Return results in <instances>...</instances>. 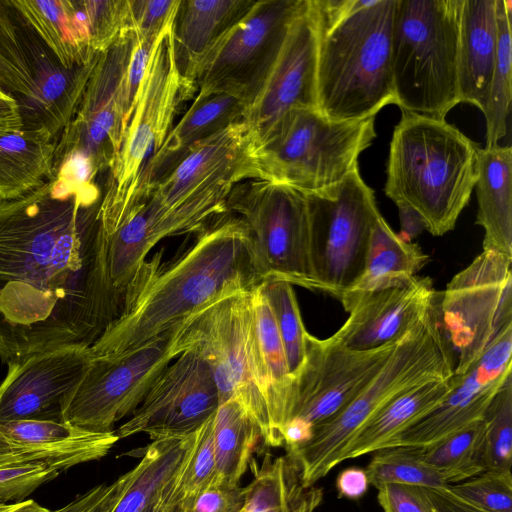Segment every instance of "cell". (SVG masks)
Segmentation results:
<instances>
[{"mask_svg": "<svg viewBox=\"0 0 512 512\" xmlns=\"http://www.w3.org/2000/svg\"><path fill=\"white\" fill-rule=\"evenodd\" d=\"M258 288L271 309L289 373L293 376L304 361L307 334L293 285L286 281L263 280Z\"/></svg>", "mask_w": 512, "mask_h": 512, "instance_id": "42", "label": "cell"}, {"mask_svg": "<svg viewBox=\"0 0 512 512\" xmlns=\"http://www.w3.org/2000/svg\"><path fill=\"white\" fill-rule=\"evenodd\" d=\"M0 88L16 101L30 97L34 91L25 23L11 0L0 1Z\"/></svg>", "mask_w": 512, "mask_h": 512, "instance_id": "39", "label": "cell"}, {"mask_svg": "<svg viewBox=\"0 0 512 512\" xmlns=\"http://www.w3.org/2000/svg\"><path fill=\"white\" fill-rule=\"evenodd\" d=\"M174 18L153 44L118 157L102 195L100 217L106 235L113 233L135 208L147 166L170 132L180 102L195 92L176 66Z\"/></svg>", "mask_w": 512, "mask_h": 512, "instance_id": "8", "label": "cell"}, {"mask_svg": "<svg viewBox=\"0 0 512 512\" xmlns=\"http://www.w3.org/2000/svg\"><path fill=\"white\" fill-rule=\"evenodd\" d=\"M395 0H369L319 35L317 109L337 121L361 120L394 103L391 37Z\"/></svg>", "mask_w": 512, "mask_h": 512, "instance_id": "5", "label": "cell"}, {"mask_svg": "<svg viewBox=\"0 0 512 512\" xmlns=\"http://www.w3.org/2000/svg\"><path fill=\"white\" fill-rule=\"evenodd\" d=\"M119 440L116 432L96 433L62 421L0 423V469L42 466L57 472L99 460Z\"/></svg>", "mask_w": 512, "mask_h": 512, "instance_id": "24", "label": "cell"}, {"mask_svg": "<svg viewBox=\"0 0 512 512\" xmlns=\"http://www.w3.org/2000/svg\"><path fill=\"white\" fill-rule=\"evenodd\" d=\"M179 324L134 350L93 356L63 407L62 422L90 432H114L115 423L138 408L163 370L181 354Z\"/></svg>", "mask_w": 512, "mask_h": 512, "instance_id": "12", "label": "cell"}, {"mask_svg": "<svg viewBox=\"0 0 512 512\" xmlns=\"http://www.w3.org/2000/svg\"><path fill=\"white\" fill-rule=\"evenodd\" d=\"M4 512H51L32 499L13 503L12 506Z\"/></svg>", "mask_w": 512, "mask_h": 512, "instance_id": "59", "label": "cell"}, {"mask_svg": "<svg viewBox=\"0 0 512 512\" xmlns=\"http://www.w3.org/2000/svg\"><path fill=\"white\" fill-rule=\"evenodd\" d=\"M250 292L224 298L179 324L181 353L194 351L209 365L220 404L237 401L268 446L270 425L256 359Z\"/></svg>", "mask_w": 512, "mask_h": 512, "instance_id": "10", "label": "cell"}, {"mask_svg": "<svg viewBox=\"0 0 512 512\" xmlns=\"http://www.w3.org/2000/svg\"><path fill=\"white\" fill-rule=\"evenodd\" d=\"M369 0H309L315 17L319 35H324L337 26L355 10L366 5Z\"/></svg>", "mask_w": 512, "mask_h": 512, "instance_id": "52", "label": "cell"}, {"mask_svg": "<svg viewBox=\"0 0 512 512\" xmlns=\"http://www.w3.org/2000/svg\"><path fill=\"white\" fill-rule=\"evenodd\" d=\"M437 292L429 277L413 278L359 296L349 317L329 339L346 349L364 351L399 341L418 324Z\"/></svg>", "mask_w": 512, "mask_h": 512, "instance_id": "22", "label": "cell"}, {"mask_svg": "<svg viewBox=\"0 0 512 512\" xmlns=\"http://www.w3.org/2000/svg\"><path fill=\"white\" fill-rule=\"evenodd\" d=\"M375 117L337 121L318 109L290 110L270 136L246 152L248 180L315 192L358 168V157L376 137Z\"/></svg>", "mask_w": 512, "mask_h": 512, "instance_id": "7", "label": "cell"}, {"mask_svg": "<svg viewBox=\"0 0 512 512\" xmlns=\"http://www.w3.org/2000/svg\"><path fill=\"white\" fill-rule=\"evenodd\" d=\"M461 375L422 383L391 400L352 438L340 462L384 448L394 437L433 410L455 386Z\"/></svg>", "mask_w": 512, "mask_h": 512, "instance_id": "30", "label": "cell"}, {"mask_svg": "<svg viewBox=\"0 0 512 512\" xmlns=\"http://www.w3.org/2000/svg\"><path fill=\"white\" fill-rule=\"evenodd\" d=\"M219 405L218 389L209 365L196 352L185 351L163 370L116 434L120 439L146 433L153 441L187 438Z\"/></svg>", "mask_w": 512, "mask_h": 512, "instance_id": "18", "label": "cell"}, {"mask_svg": "<svg viewBox=\"0 0 512 512\" xmlns=\"http://www.w3.org/2000/svg\"><path fill=\"white\" fill-rule=\"evenodd\" d=\"M335 485L339 498L358 500L367 493L370 484L366 470L352 466L338 474Z\"/></svg>", "mask_w": 512, "mask_h": 512, "instance_id": "54", "label": "cell"}, {"mask_svg": "<svg viewBox=\"0 0 512 512\" xmlns=\"http://www.w3.org/2000/svg\"><path fill=\"white\" fill-rule=\"evenodd\" d=\"M436 512H487L470 505L444 488H426Z\"/></svg>", "mask_w": 512, "mask_h": 512, "instance_id": "56", "label": "cell"}, {"mask_svg": "<svg viewBox=\"0 0 512 512\" xmlns=\"http://www.w3.org/2000/svg\"><path fill=\"white\" fill-rule=\"evenodd\" d=\"M234 181L217 184L202 194L169 210L138 205L125 221L107 236L108 266L114 288L126 290L147 260L148 253L162 239L197 233L227 215L228 198Z\"/></svg>", "mask_w": 512, "mask_h": 512, "instance_id": "19", "label": "cell"}, {"mask_svg": "<svg viewBox=\"0 0 512 512\" xmlns=\"http://www.w3.org/2000/svg\"><path fill=\"white\" fill-rule=\"evenodd\" d=\"M377 490L383 512H436L425 487L386 483Z\"/></svg>", "mask_w": 512, "mask_h": 512, "instance_id": "50", "label": "cell"}, {"mask_svg": "<svg viewBox=\"0 0 512 512\" xmlns=\"http://www.w3.org/2000/svg\"><path fill=\"white\" fill-rule=\"evenodd\" d=\"M187 458L177 473L160 489L142 512H182L181 478Z\"/></svg>", "mask_w": 512, "mask_h": 512, "instance_id": "53", "label": "cell"}, {"mask_svg": "<svg viewBox=\"0 0 512 512\" xmlns=\"http://www.w3.org/2000/svg\"><path fill=\"white\" fill-rule=\"evenodd\" d=\"M242 512V511H241Z\"/></svg>", "mask_w": 512, "mask_h": 512, "instance_id": "63", "label": "cell"}, {"mask_svg": "<svg viewBox=\"0 0 512 512\" xmlns=\"http://www.w3.org/2000/svg\"><path fill=\"white\" fill-rule=\"evenodd\" d=\"M314 427L300 418L289 419L283 427L282 437L287 452L307 443L313 436Z\"/></svg>", "mask_w": 512, "mask_h": 512, "instance_id": "57", "label": "cell"}, {"mask_svg": "<svg viewBox=\"0 0 512 512\" xmlns=\"http://www.w3.org/2000/svg\"><path fill=\"white\" fill-rule=\"evenodd\" d=\"M461 0H395L391 70L401 111L445 119L460 103L458 38Z\"/></svg>", "mask_w": 512, "mask_h": 512, "instance_id": "6", "label": "cell"}, {"mask_svg": "<svg viewBox=\"0 0 512 512\" xmlns=\"http://www.w3.org/2000/svg\"><path fill=\"white\" fill-rule=\"evenodd\" d=\"M479 147L445 119L402 111L389 147L384 192L415 209L426 230L454 229L477 179Z\"/></svg>", "mask_w": 512, "mask_h": 512, "instance_id": "3", "label": "cell"}, {"mask_svg": "<svg viewBox=\"0 0 512 512\" xmlns=\"http://www.w3.org/2000/svg\"><path fill=\"white\" fill-rule=\"evenodd\" d=\"M137 472L138 464L112 483L97 485L51 512H111Z\"/></svg>", "mask_w": 512, "mask_h": 512, "instance_id": "48", "label": "cell"}, {"mask_svg": "<svg viewBox=\"0 0 512 512\" xmlns=\"http://www.w3.org/2000/svg\"><path fill=\"white\" fill-rule=\"evenodd\" d=\"M134 44L135 35L123 31L100 54L77 112L56 139L54 164L78 156L97 174L111 170L132 113L127 69Z\"/></svg>", "mask_w": 512, "mask_h": 512, "instance_id": "14", "label": "cell"}, {"mask_svg": "<svg viewBox=\"0 0 512 512\" xmlns=\"http://www.w3.org/2000/svg\"><path fill=\"white\" fill-rule=\"evenodd\" d=\"M91 47L105 51L124 31L126 0H74Z\"/></svg>", "mask_w": 512, "mask_h": 512, "instance_id": "46", "label": "cell"}, {"mask_svg": "<svg viewBox=\"0 0 512 512\" xmlns=\"http://www.w3.org/2000/svg\"><path fill=\"white\" fill-rule=\"evenodd\" d=\"M512 2L496 0L498 41L495 68L489 100L484 113L486 119V147L498 145L507 135L508 117L512 99Z\"/></svg>", "mask_w": 512, "mask_h": 512, "instance_id": "40", "label": "cell"}, {"mask_svg": "<svg viewBox=\"0 0 512 512\" xmlns=\"http://www.w3.org/2000/svg\"><path fill=\"white\" fill-rule=\"evenodd\" d=\"M1 89V88H0Z\"/></svg>", "mask_w": 512, "mask_h": 512, "instance_id": "62", "label": "cell"}, {"mask_svg": "<svg viewBox=\"0 0 512 512\" xmlns=\"http://www.w3.org/2000/svg\"><path fill=\"white\" fill-rule=\"evenodd\" d=\"M218 486L237 487L251 461L260 431L235 400L222 403L213 418Z\"/></svg>", "mask_w": 512, "mask_h": 512, "instance_id": "35", "label": "cell"}, {"mask_svg": "<svg viewBox=\"0 0 512 512\" xmlns=\"http://www.w3.org/2000/svg\"><path fill=\"white\" fill-rule=\"evenodd\" d=\"M22 128L23 120L17 101L0 89V137Z\"/></svg>", "mask_w": 512, "mask_h": 512, "instance_id": "55", "label": "cell"}, {"mask_svg": "<svg viewBox=\"0 0 512 512\" xmlns=\"http://www.w3.org/2000/svg\"><path fill=\"white\" fill-rule=\"evenodd\" d=\"M476 223L484 229L483 251L512 257V149L495 145L478 151Z\"/></svg>", "mask_w": 512, "mask_h": 512, "instance_id": "29", "label": "cell"}, {"mask_svg": "<svg viewBox=\"0 0 512 512\" xmlns=\"http://www.w3.org/2000/svg\"><path fill=\"white\" fill-rule=\"evenodd\" d=\"M241 511H242V510H241ZM241 511H240V512H241Z\"/></svg>", "mask_w": 512, "mask_h": 512, "instance_id": "61", "label": "cell"}, {"mask_svg": "<svg viewBox=\"0 0 512 512\" xmlns=\"http://www.w3.org/2000/svg\"><path fill=\"white\" fill-rule=\"evenodd\" d=\"M313 486L304 488L299 471L288 457L254 465V479L245 487L242 512H300Z\"/></svg>", "mask_w": 512, "mask_h": 512, "instance_id": "37", "label": "cell"}, {"mask_svg": "<svg viewBox=\"0 0 512 512\" xmlns=\"http://www.w3.org/2000/svg\"><path fill=\"white\" fill-rule=\"evenodd\" d=\"M304 3L305 0L255 1L201 64L194 81L198 92H231L249 102Z\"/></svg>", "mask_w": 512, "mask_h": 512, "instance_id": "15", "label": "cell"}, {"mask_svg": "<svg viewBox=\"0 0 512 512\" xmlns=\"http://www.w3.org/2000/svg\"><path fill=\"white\" fill-rule=\"evenodd\" d=\"M498 41L496 0H461L458 38L460 102L484 114L489 100Z\"/></svg>", "mask_w": 512, "mask_h": 512, "instance_id": "26", "label": "cell"}, {"mask_svg": "<svg viewBox=\"0 0 512 512\" xmlns=\"http://www.w3.org/2000/svg\"><path fill=\"white\" fill-rule=\"evenodd\" d=\"M102 200V199H101ZM101 200L51 180L0 199V359L63 345L91 347L121 316L110 279Z\"/></svg>", "mask_w": 512, "mask_h": 512, "instance_id": "1", "label": "cell"}, {"mask_svg": "<svg viewBox=\"0 0 512 512\" xmlns=\"http://www.w3.org/2000/svg\"><path fill=\"white\" fill-rule=\"evenodd\" d=\"M248 144L247 126L243 121L197 142L151 187L143 203L153 209L169 210L221 182L248 180Z\"/></svg>", "mask_w": 512, "mask_h": 512, "instance_id": "23", "label": "cell"}, {"mask_svg": "<svg viewBox=\"0 0 512 512\" xmlns=\"http://www.w3.org/2000/svg\"><path fill=\"white\" fill-rule=\"evenodd\" d=\"M304 195L311 290L340 301L363 273L371 230L381 216L374 191L357 168L340 182Z\"/></svg>", "mask_w": 512, "mask_h": 512, "instance_id": "9", "label": "cell"}, {"mask_svg": "<svg viewBox=\"0 0 512 512\" xmlns=\"http://www.w3.org/2000/svg\"><path fill=\"white\" fill-rule=\"evenodd\" d=\"M100 54L73 68L62 66L52 53L45 56L34 74L32 95L17 101L23 127L45 129L57 139L77 112Z\"/></svg>", "mask_w": 512, "mask_h": 512, "instance_id": "28", "label": "cell"}, {"mask_svg": "<svg viewBox=\"0 0 512 512\" xmlns=\"http://www.w3.org/2000/svg\"><path fill=\"white\" fill-rule=\"evenodd\" d=\"M229 212L247 224L263 280L286 281L311 290L309 225L304 193L261 180L237 184Z\"/></svg>", "mask_w": 512, "mask_h": 512, "instance_id": "13", "label": "cell"}, {"mask_svg": "<svg viewBox=\"0 0 512 512\" xmlns=\"http://www.w3.org/2000/svg\"><path fill=\"white\" fill-rule=\"evenodd\" d=\"M12 504L13 503H0V512L8 510L12 506Z\"/></svg>", "mask_w": 512, "mask_h": 512, "instance_id": "60", "label": "cell"}, {"mask_svg": "<svg viewBox=\"0 0 512 512\" xmlns=\"http://www.w3.org/2000/svg\"><path fill=\"white\" fill-rule=\"evenodd\" d=\"M512 257L483 251L439 293L454 374L463 375L512 327Z\"/></svg>", "mask_w": 512, "mask_h": 512, "instance_id": "11", "label": "cell"}, {"mask_svg": "<svg viewBox=\"0 0 512 512\" xmlns=\"http://www.w3.org/2000/svg\"><path fill=\"white\" fill-rule=\"evenodd\" d=\"M93 354L84 345H63L9 361L0 384V423L62 421V410Z\"/></svg>", "mask_w": 512, "mask_h": 512, "instance_id": "20", "label": "cell"}, {"mask_svg": "<svg viewBox=\"0 0 512 512\" xmlns=\"http://www.w3.org/2000/svg\"><path fill=\"white\" fill-rule=\"evenodd\" d=\"M179 4V0H126L124 31L132 32L137 39L154 41L175 17Z\"/></svg>", "mask_w": 512, "mask_h": 512, "instance_id": "47", "label": "cell"}, {"mask_svg": "<svg viewBox=\"0 0 512 512\" xmlns=\"http://www.w3.org/2000/svg\"><path fill=\"white\" fill-rule=\"evenodd\" d=\"M484 463L486 470L505 471L512 467V376L502 385L487 407Z\"/></svg>", "mask_w": 512, "mask_h": 512, "instance_id": "43", "label": "cell"}, {"mask_svg": "<svg viewBox=\"0 0 512 512\" xmlns=\"http://www.w3.org/2000/svg\"><path fill=\"white\" fill-rule=\"evenodd\" d=\"M398 342L357 351L307 332L304 361L291 376L284 425L296 417L315 428L333 417L375 376Z\"/></svg>", "mask_w": 512, "mask_h": 512, "instance_id": "16", "label": "cell"}, {"mask_svg": "<svg viewBox=\"0 0 512 512\" xmlns=\"http://www.w3.org/2000/svg\"><path fill=\"white\" fill-rule=\"evenodd\" d=\"M400 233L398 234L403 240L411 242L412 239L419 236L426 230L425 222L422 216L412 207L398 204Z\"/></svg>", "mask_w": 512, "mask_h": 512, "instance_id": "58", "label": "cell"}, {"mask_svg": "<svg viewBox=\"0 0 512 512\" xmlns=\"http://www.w3.org/2000/svg\"><path fill=\"white\" fill-rule=\"evenodd\" d=\"M428 262V255L417 244L403 240L381 215L371 230L363 273L340 302L348 311L359 296L405 282Z\"/></svg>", "mask_w": 512, "mask_h": 512, "instance_id": "32", "label": "cell"}, {"mask_svg": "<svg viewBox=\"0 0 512 512\" xmlns=\"http://www.w3.org/2000/svg\"><path fill=\"white\" fill-rule=\"evenodd\" d=\"M319 31L309 0L291 21L279 52L249 100L242 121L249 146L266 140L293 108L317 109Z\"/></svg>", "mask_w": 512, "mask_h": 512, "instance_id": "17", "label": "cell"}, {"mask_svg": "<svg viewBox=\"0 0 512 512\" xmlns=\"http://www.w3.org/2000/svg\"><path fill=\"white\" fill-rule=\"evenodd\" d=\"M244 502L245 488L217 486L183 499L182 512H240Z\"/></svg>", "mask_w": 512, "mask_h": 512, "instance_id": "51", "label": "cell"}, {"mask_svg": "<svg viewBox=\"0 0 512 512\" xmlns=\"http://www.w3.org/2000/svg\"><path fill=\"white\" fill-rule=\"evenodd\" d=\"M56 139L25 128L0 137V199L23 196L53 179Z\"/></svg>", "mask_w": 512, "mask_h": 512, "instance_id": "33", "label": "cell"}, {"mask_svg": "<svg viewBox=\"0 0 512 512\" xmlns=\"http://www.w3.org/2000/svg\"><path fill=\"white\" fill-rule=\"evenodd\" d=\"M445 489L458 499L487 512H512L511 470H486Z\"/></svg>", "mask_w": 512, "mask_h": 512, "instance_id": "44", "label": "cell"}, {"mask_svg": "<svg viewBox=\"0 0 512 512\" xmlns=\"http://www.w3.org/2000/svg\"><path fill=\"white\" fill-rule=\"evenodd\" d=\"M512 376V327L507 328L461 375L460 382L429 413L385 447H424L481 420L490 402Z\"/></svg>", "mask_w": 512, "mask_h": 512, "instance_id": "21", "label": "cell"}, {"mask_svg": "<svg viewBox=\"0 0 512 512\" xmlns=\"http://www.w3.org/2000/svg\"><path fill=\"white\" fill-rule=\"evenodd\" d=\"M369 484L376 489L386 483H402L425 488H444L446 483L422 459V448L384 447L374 452L365 468Z\"/></svg>", "mask_w": 512, "mask_h": 512, "instance_id": "41", "label": "cell"}, {"mask_svg": "<svg viewBox=\"0 0 512 512\" xmlns=\"http://www.w3.org/2000/svg\"><path fill=\"white\" fill-rule=\"evenodd\" d=\"M252 0H183L173 21L178 72L196 90V74L220 39L254 5Z\"/></svg>", "mask_w": 512, "mask_h": 512, "instance_id": "27", "label": "cell"}, {"mask_svg": "<svg viewBox=\"0 0 512 512\" xmlns=\"http://www.w3.org/2000/svg\"><path fill=\"white\" fill-rule=\"evenodd\" d=\"M483 418L422 448V459L441 479L455 484L485 471Z\"/></svg>", "mask_w": 512, "mask_h": 512, "instance_id": "38", "label": "cell"}, {"mask_svg": "<svg viewBox=\"0 0 512 512\" xmlns=\"http://www.w3.org/2000/svg\"><path fill=\"white\" fill-rule=\"evenodd\" d=\"M195 433L183 439L154 440L144 450L138 472L111 512H142L177 473L194 443Z\"/></svg>", "mask_w": 512, "mask_h": 512, "instance_id": "36", "label": "cell"}, {"mask_svg": "<svg viewBox=\"0 0 512 512\" xmlns=\"http://www.w3.org/2000/svg\"><path fill=\"white\" fill-rule=\"evenodd\" d=\"M247 104L245 97L231 92H197L187 112L171 128L149 162L135 207L144 202L151 187L173 169L194 144L242 121Z\"/></svg>", "mask_w": 512, "mask_h": 512, "instance_id": "25", "label": "cell"}, {"mask_svg": "<svg viewBox=\"0 0 512 512\" xmlns=\"http://www.w3.org/2000/svg\"><path fill=\"white\" fill-rule=\"evenodd\" d=\"M214 414L195 432L194 443L182 471L183 499H192L203 491L218 486L213 436Z\"/></svg>", "mask_w": 512, "mask_h": 512, "instance_id": "45", "label": "cell"}, {"mask_svg": "<svg viewBox=\"0 0 512 512\" xmlns=\"http://www.w3.org/2000/svg\"><path fill=\"white\" fill-rule=\"evenodd\" d=\"M12 5L65 68L83 65L92 49L73 0H11Z\"/></svg>", "mask_w": 512, "mask_h": 512, "instance_id": "34", "label": "cell"}, {"mask_svg": "<svg viewBox=\"0 0 512 512\" xmlns=\"http://www.w3.org/2000/svg\"><path fill=\"white\" fill-rule=\"evenodd\" d=\"M58 474L42 466L1 468L0 503L24 501L39 486L53 480Z\"/></svg>", "mask_w": 512, "mask_h": 512, "instance_id": "49", "label": "cell"}, {"mask_svg": "<svg viewBox=\"0 0 512 512\" xmlns=\"http://www.w3.org/2000/svg\"><path fill=\"white\" fill-rule=\"evenodd\" d=\"M250 300L256 359L270 425L268 446L279 447L284 445L282 429L291 375L271 309L258 286L251 291Z\"/></svg>", "mask_w": 512, "mask_h": 512, "instance_id": "31", "label": "cell"}, {"mask_svg": "<svg viewBox=\"0 0 512 512\" xmlns=\"http://www.w3.org/2000/svg\"><path fill=\"white\" fill-rule=\"evenodd\" d=\"M162 253L141 267L125 293L121 316L90 347L93 356L134 350L208 306L250 292L262 282L245 221L225 215L170 261Z\"/></svg>", "mask_w": 512, "mask_h": 512, "instance_id": "2", "label": "cell"}, {"mask_svg": "<svg viewBox=\"0 0 512 512\" xmlns=\"http://www.w3.org/2000/svg\"><path fill=\"white\" fill-rule=\"evenodd\" d=\"M439 291L423 319L397 343L366 386L337 414L314 428L312 438L288 451L304 488L312 487L340 462L357 432L400 394L453 375L455 359L438 309Z\"/></svg>", "mask_w": 512, "mask_h": 512, "instance_id": "4", "label": "cell"}]
</instances>
